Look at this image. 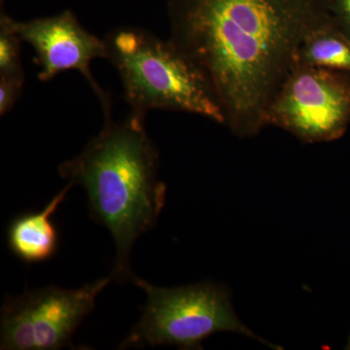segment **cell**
<instances>
[{
	"label": "cell",
	"instance_id": "8fae6325",
	"mask_svg": "<svg viewBox=\"0 0 350 350\" xmlns=\"http://www.w3.org/2000/svg\"><path fill=\"white\" fill-rule=\"evenodd\" d=\"M328 6L336 25L350 38V0H328Z\"/></svg>",
	"mask_w": 350,
	"mask_h": 350
},
{
	"label": "cell",
	"instance_id": "8992f818",
	"mask_svg": "<svg viewBox=\"0 0 350 350\" xmlns=\"http://www.w3.org/2000/svg\"><path fill=\"white\" fill-rule=\"evenodd\" d=\"M350 123V73L296 64L266 115L275 126L306 144L342 137Z\"/></svg>",
	"mask_w": 350,
	"mask_h": 350
},
{
	"label": "cell",
	"instance_id": "6da1fadb",
	"mask_svg": "<svg viewBox=\"0 0 350 350\" xmlns=\"http://www.w3.org/2000/svg\"><path fill=\"white\" fill-rule=\"evenodd\" d=\"M172 41L206 75L241 138L266 115L306 36L332 19L328 0H169Z\"/></svg>",
	"mask_w": 350,
	"mask_h": 350
},
{
	"label": "cell",
	"instance_id": "52a82bcc",
	"mask_svg": "<svg viewBox=\"0 0 350 350\" xmlns=\"http://www.w3.org/2000/svg\"><path fill=\"white\" fill-rule=\"evenodd\" d=\"M1 17L21 40L33 48L34 62L40 68V81H49L64 71L77 70L100 100L103 114L111 113V98L96 83L91 71L94 59H107L105 40L87 31L70 11L27 22L13 20L5 13Z\"/></svg>",
	"mask_w": 350,
	"mask_h": 350
},
{
	"label": "cell",
	"instance_id": "ba28073f",
	"mask_svg": "<svg viewBox=\"0 0 350 350\" xmlns=\"http://www.w3.org/2000/svg\"><path fill=\"white\" fill-rule=\"evenodd\" d=\"M73 184L68 182L42 211L17 216L11 221L7 241L11 252L27 264L48 261L55 256L59 244V232L52 216L66 200Z\"/></svg>",
	"mask_w": 350,
	"mask_h": 350
},
{
	"label": "cell",
	"instance_id": "277c9868",
	"mask_svg": "<svg viewBox=\"0 0 350 350\" xmlns=\"http://www.w3.org/2000/svg\"><path fill=\"white\" fill-rule=\"evenodd\" d=\"M133 283L147 295L144 312L120 349L174 345L181 349H200L202 340L221 332L241 334L271 345L247 328L232 306L222 285L200 282L189 286L159 287L133 276Z\"/></svg>",
	"mask_w": 350,
	"mask_h": 350
},
{
	"label": "cell",
	"instance_id": "30bf717a",
	"mask_svg": "<svg viewBox=\"0 0 350 350\" xmlns=\"http://www.w3.org/2000/svg\"><path fill=\"white\" fill-rule=\"evenodd\" d=\"M19 36L0 18V80L24 84L25 75L21 61Z\"/></svg>",
	"mask_w": 350,
	"mask_h": 350
},
{
	"label": "cell",
	"instance_id": "5b68a950",
	"mask_svg": "<svg viewBox=\"0 0 350 350\" xmlns=\"http://www.w3.org/2000/svg\"><path fill=\"white\" fill-rule=\"evenodd\" d=\"M111 280L110 275L77 289L46 286L18 297L6 295L1 308L0 349H73V334L93 312L96 298Z\"/></svg>",
	"mask_w": 350,
	"mask_h": 350
},
{
	"label": "cell",
	"instance_id": "7a4b0ae2",
	"mask_svg": "<svg viewBox=\"0 0 350 350\" xmlns=\"http://www.w3.org/2000/svg\"><path fill=\"white\" fill-rule=\"evenodd\" d=\"M145 116L131 112L121 123L105 115V126L84 150L59 167V174L82 186L91 216L111 234L116 247L111 278L133 282V246L151 231L165 206L167 186L159 180V152L145 128Z\"/></svg>",
	"mask_w": 350,
	"mask_h": 350
},
{
	"label": "cell",
	"instance_id": "3957f363",
	"mask_svg": "<svg viewBox=\"0 0 350 350\" xmlns=\"http://www.w3.org/2000/svg\"><path fill=\"white\" fill-rule=\"evenodd\" d=\"M131 112L170 110L226 125V117L204 71L172 40L139 27H117L105 39Z\"/></svg>",
	"mask_w": 350,
	"mask_h": 350
},
{
	"label": "cell",
	"instance_id": "9c48e42d",
	"mask_svg": "<svg viewBox=\"0 0 350 350\" xmlns=\"http://www.w3.org/2000/svg\"><path fill=\"white\" fill-rule=\"evenodd\" d=\"M297 64L350 73V38L332 18L306 36Z\"/></svg>",
	"mask_w": 350,
	"mask_h": 350
}]
</instances>
